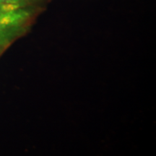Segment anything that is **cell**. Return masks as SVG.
<instances>
[{
	"label": "cell",
	"mask_w": 156,
	"mask_h": 156,
	"mask_svg": "<svg viewBox=\"0 0 156 156\" xmlns=\"http://www.w3.org/2000/svg\"><path fill=\"white\" fill-rule=\"evenodd\" d=\"M33 12L22 8L0 12V48L9 45L25 30Z\"/></svg>",
	"instance_id": "6da1fadb"
},
{
	"label": "cell",
	"mask_w": 156,
	"mask_h": 156,
	"mask_svg": "<svg viewBox=\"0 0 156 156\" xmlns=\"http://www.w3.org/2000/svg\"><path fill=\"white\" fill-rule=\"evenodd\" d=\"M34 0H0V4H5V5H18L20 7H24L27 3L33 2Z\"/></svg>",
	"instance_id": "7a4b0ae2"
},
{
	"label": "cell",
	"mask_w": 156,
	"mask_h": 156,
	"mask_svg": "<svg viewBox=\"0 0 156 156\" xmlns=\"http://www.w3.org/2000/svg\"><path fill=\"white\" fill-rule=\"evenodd\" d=\"M22 8V7H20L18 5H5V4H0V12L5 11L12 10V9Z\"/></svg>",
	"instance_id": "3957f363"
},
{
	"label": "cell",
	"mask_w": 156,
	"mask_h": 156,
	"mask_svg": "<svg viewBox=\"0 0 156 156\" xmlns=\"http://www.w3.org/2000/svg\"><path fill=\"white\" fill-rule=\"evenodd\" d=\"M0 49H2V48H0Z\"/></svg>",
	"instance_id": "277c9868"
},
{
	"label": "cell",
	"mask_w": 156,
	"mask_h": 156,
	"mask_svg": "<svg viewBox=\"0 0 156 156\" xmlns=\"http://www.w3.org/2000/svg\"><path fill=\"white\" fill-rule=\"evenodd\" d=\"M0 52H1V49H0Z\"/></svg>",
	"instance_id": "5b68a950"
}]
</instances>
